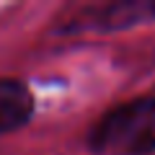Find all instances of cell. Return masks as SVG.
Returning <instances> with one entry per match:
<instances>
[{"mask_svg": "<svg viewBox=\"0 0 155 155\" xmlns=\"http://www.w3.org/2000/svg\"><path fill=\"white\" fill-rule=\"evenodd\" d=\"M98 155H147L155 150V96L134 98L98 119L91 132Z\"/></svg>", "mask_w": 155, "mask_h": 155, "instance_id": "6da1fadb", "label": "cell"}, {"mask_svg": "<svg viewBox=\"0 0 155 155\" xmlns=\"http://www.w3.org/2000/svg\"><path fill=\"white\" fill-rule=\"evenodd\" d=\"M155 21V3L153 0H116L106 5L83 8L78 18L67 26V31H127L140 23Z\"/></svg>", "mask_w": 155, "mask_h": 155, "instance_id": "7a4b0ae2", "label": "cell"}, {"mask_svg": "<svg viewBox=\"0 0 155 155\" xmlns=\"http://www.w3.org/2000/svg\"><path fill=\"white\" fill-rule=\"evenodd\" d=\"M34 114V96L21 80H0V134L23 127Z\"/></svg>", "mask_w": 155, "mask_h": 155, "instance_id": "3957f363", "label": "cell"}]
</instances>
